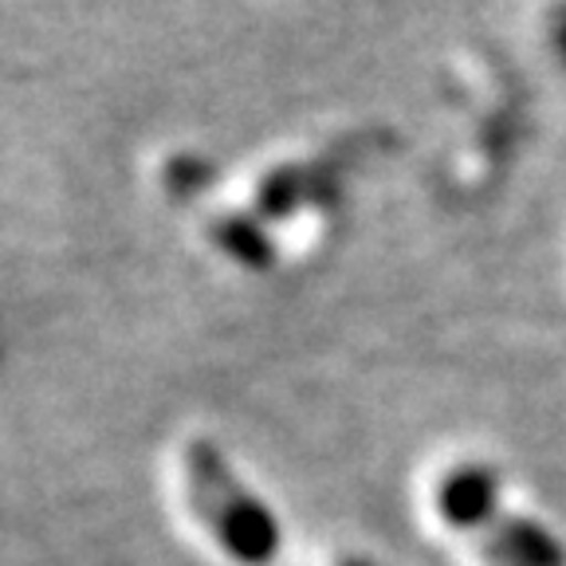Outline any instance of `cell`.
Segmentation results:
<instances>
[{
  "label": "cell",
  "instance_id": "6da1fadb",
  "mask_svg": "<svg viewBox=\"0 0 566 566\" xmlns=\"http://www.w3.org/2000/svg\"><path fill=\"white\" fill-rule=\"evenodd\" d=\"M437 512L476 543L488 566H566V551L539 523L507 512L484 464H457L437 484Z\"/></svg>",
  "mask_w": 566,
  "mask_h": 566
},
{
  "label": "cell",
  "instance_id": "7a4b0ae2",
  "mask_svg": "<svg viewBox=\"0 0 566 566\" xmlns=\"http://www.w3.org/2000/svg\"><path fill=\"white\" fill-rule=\"evenodd\" d=\"M181 484L189 507L209 527L217 547L244 566H264L280 555V523L229 469V460L209 441H189L181 449Z\"/></svg>",
  "mask_w": 566,
  "mask_h": 566
},
{
  "label": "cell",
  "instance_id": "3957f363",
  "mask_svg": "<svg viewBox=\"0 0 566 566\" xmlns=\"http://www.w3.org/2000/svg\"><path fill=\"white\" fill-rule=\"evenodd\" d=\"M217 244L229 252L232 260L248 268H268L272 264V240L264 237V229L244 217H229V221L217 224Z\"/></svg>",
  "mask_w": 566,
  "mask_h": 566
},
{
  "label": "cell",
  "instance_id": "277c9868",
  "mask_svg": "<svg viewBox=\"0 0 566 566\" xmlns=\"http://www.w3.org/2000/svg\"><path fill=\"white\" fill-rule=\"evenodd\" d=\"M303 197V186L300 177H295V169H280V174H272L264 181V189H260V212L264 217H287V212L300 205Z\"/></svg>",
  "mask_w": 566,
  "mask_h": 566
},
{
  "label": "cell",
  "instance_id": "5b68a950",
  "mask_svg": "<svg viewBox=\"0 0 566 566\" xmlns=\"http://www.w3.org/2000/svg\"><path fill=\"white\" fill-rule=\"evenodd\" d=\"M558 52H563V55H566V17H563V20H558Z\"/></svg>",
  "mask_w": 566,
  "mask_h": 566
},
{
  "label": "cell",
  "instance_id": "8992f818",
  "mask_svg": "<svg viewBox=\"0 0 566 566\" xmlns=\"http://www.w3.org/2000/svg\"><path fill=\"white\" fill-rule=\"evenodd\" d=\"M338 566H370L366 558H346V563H338Z\"/></svg>",
  "mask_w": 566,
  "mask_h": 566
}]
</instances>
